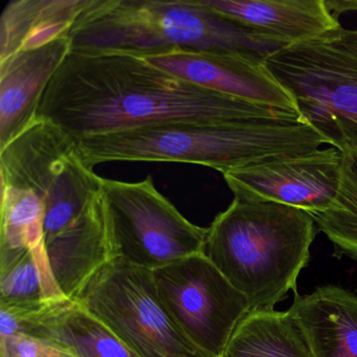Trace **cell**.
<instances>
[{"instance_id":"6da1fadb","label":"cell","mask_w":357,"mask_h":357,"mask_svg":"<svg viewBox=\"0 0 357 357\" xmlns=\"http://www.w3.org/2000/svg\"><path fill=\"white\" fill-rule=\"evenodd\" d=\"M37 119L77 139L172 123L298 120V114L196 86L145 58L70 51L47 85Z\"/></svg>"},{"instance_id":"7a4b0ae2","label":"cell","mask_w":357,"mask_h":357,"mask_svg":"<svg viewBox=\"0 0 357 357\" xmlns=\"http://www.w3.org/2000/svg\"><path fill=\"white\" fill-rule=\"evenodd\" d=\"M72 51L139 57L173 51L237 53L266 60L286 47L199 0H89L70 32Z\"/></svg>"},{"instance_id":"3957f363","label":"cell","mask_w":357,"mask_h":357,"mask_svg":"<svg viewBox=\"0 0 357 357\" xmlns=\"http://www.w3.org/2000/svg\"><path fill=\"white\" fill-rule=\"evenodd\" d=\"M327 144L298 120L152 125L78 139L89 168L112 162H185L225 174L279 156L317 151Z\"/></svg>"},{"instance_id":"277c9868","label":"cell","mask_w":357,"mask_h":357,"mask_svg":"<svg viewBox=\"0 0 357 357\" xmlns=\"http://www.w3.org/2000/svg\"><path fill=\"white\" fill-rule=\"evenodd\" d=\"M315 234L306 211L235 197L208 227L204 255L246 296L250 311L275 309L296 292Z\"/></svg>"},{"instance_id":"5b68a950","label":"cell","mask_w":357,"mask_h":357,"mask_svg":"<svg viewBox=\"0 0 357 357\" xmlns=\"http://www.w3.org/2000/svg\"><path fill=\"white\" fill-rule=\"evenodd\" d=\"M342 30L282 47L265 64L303 123L340 153L357 154V43Z\"/></svg>"},{"instance_id":"8992f818","label":"cell","mask_w":357,"mask_h":357,"mask_svg":"<svg viewBox=\"0 0 357 357\" xmlns=\"http://www.w3.org/2000/svg\"><path fill=\"white\" fill-rule=\"evenodd\" d=\"M0 175L1 183L28 188L40 198L45 244L84 215L103 183L81 160L78 139L43 119L0 150Z\"/></svg>"},{"instance_id":"52a82bcc","label":"cell","mask_w":357,"mask_h":357,"mask_svg":"<svg viewBox=\"0 0 357 357\" xmlns=\"http://www.w3.org/2000/svg\"><path fill=\"white\" fill-rule=\"evenodd\" d=\"M77 300L137 356L208 357L169 314L151 269L118 259L97 273Z\"/></svg>"},{"instance_id":"ba28073f","label":"cell","mask_w":357,"mask_h":357,"mask_svg":"<svg viewBox=\"0 0 357 357\" xmlns=\"http://www.w3.org/2000/svg\"><path fill=\"white\" fill-rule=\"evenodd\" d=\"M102 192L127 262L154 271L204 254L208 227L190 222L158 192L151 177L137 183L103 178Z\"/></svg>"},{"instance_id":"9c48e42d","label":"cell","mask_w":357,"mask_h":357,"mask_svg":"<svg viewBox=\"0 0 357 357\" xmlns=\"http://www.w3.org/2000/svg\"><path fill=\"white\" fill-rule=\"evenodd\" d=\"M152 271L160 300L179 329L208 357H222L250 311L246 296L204 254Z\"/></svg>"},{"instance_id":"30bf717a","label":"cell","mask_w":357,"mask_h":357,"mask_svg":"<svg viewBox=\"0 0 357 357\" xmlns=\"http://www.w3.org/2000/svg\"><path fill=\"white\" fill-rule=\"evenodd\" d=\"M342 153L335 148L279 156L223 174L236 198L275 202L311 215L325 212L340 187Z\"/></svg>"},{"instance_id":"8fae6325","label":"cell","mask_w":357,"mask_h":357,"mask_svg":"<svg viewBox=\"0 0 357 357\" xmlns=\"http://www.w3.org/2000/svg\"><path fill=\"white\" fill-rule=\"evenodd\" d=\"M149 63L196 86L298 114L296 102L265 60L237 53L173 51L145 57Z\"/></svg>"},{"instance_id":"7c38bea8","label":"cell","mask_w":357,"mask_h":357,"mask_svg":"<svg viewBox=\"0 0 357 357\" xmlns=\"http://www.w3.org/2000/svg\"><path fill=\"white\" fill-rule=\"evenodd\" d=\"M50 264L64 296L78 298L109 263L122 258L103 192L82 217L47 242Z\"/></svg>"},{"instance_id":"4fadbf2b","label":"cell","mask_w":357,"mask_h":357,"mask_svg":"<svg viewBox=\"0 0 357 357\" xmlns=\"http://www.w3.org/2000/svg\"><path fill=\"white\" fill-rule=\"evenodd\" d=\"M70 51L68 35L0 60V150L36 121L41 98Z\"/></svg>"},{"instance_id":"5bb4252c","label":"cell","mask_w":357,"mask_h":357,"mask_svg":"<svg viewBox=\"0 0 357 357\" xmlns=\"http://www.w3.org/2000/svg\"><path fill=\"white\" fill-rule=\"evenodd\" d=\"M0 308L7 311L17 333L53 340L78 357H139L77 298Z\"/></svg>"},{"instance_id":"9a60e30c","label":"cell","mask_w":357,"mask_h":357,"mask_svg":"<svg viewBox=\"0 0 357 357\" xmlns=\"http://www.w3.org/2000/svg\"><path fill=\"white\" fill-rule=\"evenodd\" d=\"M204 7L286 47L340 30L326 0H199Z\"/></svg>"},{"instance_id":"2e32d148","label":"cell","mask_w":357,"mask_h":357,"mask_svg":"<svg viewBox=\"0 0 357 357\" xmlns=\"http://www.w3.org/2000/svg\"><path fill=\"white\" fill-rule=\"evenodd\" d=\"M312 357H357V296L335 285L296 292L288 310Z\"/></svg>"},{"instance_id":"e0dca14e","label":"cell","mask_w":357,"mask_h":357,"mask_svg":"<svg viewBox=\"0 0 357 357\" xmlns=\"http://www.w3.org/2000/svg\"><path fill=\"white\" fill-rule=\"evenodd\" d=\"M89 0H12L0 17V60L68 36Z\"/></svg>"},{"instance_id":"ac0fdd59","label":"cell","mask_w":357,"mask_h":357,"mask_svg":"<svg viewBox=\"0 0 357 357\" xmlns=\"http://www.w3.org/2000/svg\"><path fill=\"white\" fill-rule=\"evenodd\" d=\"M32 252L45 284L47 302L66 298L52 271L45 237V206L28 188L1 183L0 252Z\"/></svg>"},{"instance_id":"d6986e66","label":"cell","mask_w":357,"mask_h":357,"mask_svg":"<svg viewBox=\"0 0 357 357\" xmlns=\"http://www.w3.org/2000/svg\"><path fill=\"white\" fill-rule=\"evenodd\" d=\"M222 357H312L288 311L257 309L240 321Z\"/></svg>"},{"instance_id":"ffe728a7","label":"cell","mask_w":357,"mask_h":357,"mask_svg":"<svg viewBox=\"0 0 357 357\" xmlns=\"http://www.w3.org/2000/svg\"><path fill=\"white\" fill-rule=\"evenodd\" d=\"M312 216L338 254L357 259V154L342 153L337 194L325 212Z\"/></svg>"},{"instance_id":"44dd1931","label":"cell","mask_w":357,"mask_h":357,"mask_svg":"<svg viewBox=\"0 0 357 357\" xmlns=\"http://www.w3.org/2000/svg\"><path fill=\"white\" fill-rule=\"evenodd\" d=\"M47 302L45 284L32 252H0V305L33 306Z\"/></svg>"},{"instance_id":"7402d4cb","label":"cell","mask_w":357,"mask_h":357,"mask_svg":"<svg viewBox=\"0 0 357 357\" xmlns=\"http://www.w3.org/2000/svg\"><path fill=\"white\" fill-rule=\"evenodd\" d=\"M0 357H78L58 342L32 334L0 337Z\"/></svg>"},{"instance_id":"603a6c76","label":"cell","mask_w":357,"mask_h":357,"mask_svg":"<svg viewBox=\"0 0 357 357\" xmlns=\"http://www.w3.org/2000/svg\"><path fill=\"white\" fill-rule=\"evenodd\" d=\"M326 6L334 16L346 12H357V0H326Z\"/></svg>"},{"instance_id":"cb8c5ba5","label":"cell","mask_w":357,"mask_h":357,"mask_svg":"<svg viewBox=\"0 0 357 357\" xmlns=\"http://www.w3.org/2000/svg\"><path fill=\"white\" fill-rule=\"evenodd\" d=\"M342 33H344V36L346 37L348 40L357 43V31H348L344 29Z\"/></svg>"}]
</instances>
